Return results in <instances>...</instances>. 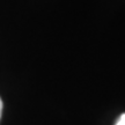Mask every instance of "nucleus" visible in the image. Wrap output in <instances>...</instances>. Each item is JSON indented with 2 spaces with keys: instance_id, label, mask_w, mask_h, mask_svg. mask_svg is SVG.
Wrapping results in <instances>:
<instances>
[{
  "instance_id": "nucleus-1",
  "label": "nucleus",
  "mask_w": 125,
  "mask_h": 125,
  "mask_svg": "<svg viewBox=\"0 0 125 125\" xmlns=\"http://www.w3.org/2000/svg\"><path fill=\"white\" fill-rule=\"evenodd\" d=\"M116 125H125V114H123V115L119 117V119H118V122L116 123Z\"/></svg>"
},
{
  "instance_id": "nucleus-2",
  "label": "nucleus",
  "mask_w": 125,
  "mask_h": 125,
  "mask_svg": "<svg viewBox=\"0 0 125 125\" xmlns=\"http://www.w3.org/2000/svg\"><path fill=\"white\" fill-rule=\"evenodd\" d=\"M1 114H2V101L0 98V118H1Z\"/></svg>"
}]
</instances>
